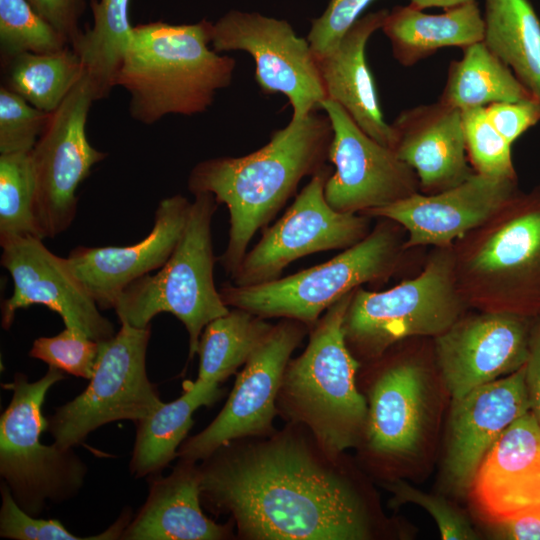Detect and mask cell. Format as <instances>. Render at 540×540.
Returning a JSON list of instances; mask_svg holds the SVG:
<instances>
[{
  "label": "cell",
  "mask_w": 540,
  "mask_h": 540,
  "mask_svg": "<svg viewBox=\"0 0 540 540\" xmlns=\"http://www.w3.org/2000/svg\"><path fill=\"white\" fill-rule=\"evenodd\" d=\"M100 342L78 329L65 327L52 337H39L29 356L70 375L90 379L94 373Z\"/></svg>",
  "instance_id": "cell-37"
},
{
  "label": "cell",
  "mask_w": 540,
  "mask_h": 540,
  "mask_svg": "<svg viewBox=\"0 0 540 540\" xmlns=\"http://www.w3.org/2000/svg\"><path fill=\"white\" fill-rule=\"evenodd\" d=\"M70 46L27 0H0V52L3 63L22 53H49Z\"/></svg>",
  "instance_id": "cell-34"
},
{
  "label": "cell",
  "mask_w": 540,
  "mask_h": 540,
  "mask_svg": "<svg viewBox=\"0 0 540 540\" xmlns=\"http://www.w3.org/2000/svg\"><path fill=\"white\" fill-rule=\"evenodd\" d=\"M452 253L469 309L540 318V186L517 190Z\"/></svg>",
  "instance_id": "cell-4"
},
{
  "label": "cell",
  "mask_w": 540,
  "mask_h": 540,
  "mask_svg": "<svg viewBox=\"0 0 540 540\" xmlns=\"http://www.w3.org/2000/svg\"><path fill=\"white\" fill-rule=\"evenodd\" d=\"M468 310L452 245L435 247L416 277L384 291L355 289L343 321L346 344L353 355L377 359L403 340L438 336Z\"/></svg>",
  "instance_id": "cell-8"
},
{
  "label": "cell",
  "mask_w": 540,
  "mask_h": 540,
  "mask_svg": "<svg viewBox=\"0 0 540 540\" xmlns=\"http://www.w3.org/2000/svg\"><path fill=\"white\" fill-rule=\"evenodd\" d=\"M219 394L218 385L200 380L189 382L179 398L163 402L153 413L135 422L131 473L139 478L165 468L178 454L177 448L193 425V413L199 407L213 403Z\"/></svg>",
  "instance_id": "cell-27"
},
{
  "label": "cell",
  "mask_w": 540,
  "mask_h": 540,
  "mask_svg": "<svg viewBox=\"0 0 540 540\" xmlns=\"http://www.w3.org/2000/svg\"><path fill=\"white\" fill-rule=\"evenodd\" d=\"M150 326L126 322L100 342L94 373L86 389L48 418L54 443L73 448L97 428L118 420L137 422L163 404L146 371Z\"/></svg>",
  "instance_id": "cell-11"
},
{
  "label": "cell",
  "mask_w": 540,
  "mask_h": 540,
  "mask_svg": "<svg viewBox=\"0 0 540 540\" xmlns=\"http://www.w3.org/2000/svg\"><path fill=\"white\" fill-rule=\"evenodd\" d=\"M292 320L272 326L238 374L218 416L181 446L178 455L184 461L206 459L230 441L261 433L270 426L287 363L304 334Z\"/></svg>",
  "instance_id": "cell-18"
},
{
  "label": "cell",
  "mask_w": 540,
  "mask_h": 540,
  "mask_svg": "<svg viewBox=\"0 0 540 540\" xmlns=\"http://www.w3.org/2000/svg\"><path fill=\"white\" fill-rule=\"evenodd\" d=\"M380 219L364 239L322 264L262 284L224 285L219 290L224 303L261 318L316 323L344 295L366 283H384L399 268L406 251L405 229Z\"/></svg>",
  "instance_id": "cell-6"
},
{
  "label": "cell",
  "mask_w": 540,
  "mask_h": 540,
  "mask_svg": "<svg viewBox=\"0 0 540 540\" xmlns=\"http://www.w3.org/2000/svg\"><path fill=\"white\" fill-rule=\"evenodd\" d=\"M1 265L10 273L13 293L1 304V325L9 329L16 312L44 305L65 327L78 329L98 342L114 336V326L70 268L67 258L52 253L35 236L0 240Z\"/></svg>",
  "instance_id": "cell-16"
},
{
  "label": "cell",
  "mask_w": 540,
  "mask_h": 540,
  "mask_svg": "<svg viewBox=\"0 0 540 540\" xmlns=\"http://www.w3.org/2000/svg\"><path fill=\"white\" fill-rule=\"evenodd\" d=\"M354 291L326 310L306 349L289 365L283 378L294 413L334 453L361 440L368 412L366 399L355 383L360 364L349 350L343 330Z\"/></svg>",
  "instance_id": "cell-9"
},
{
  "label": "cell",
  "mask_w": 540,
  "mask_h": 540,
  "mask_svg": "<svg viewBox=\"0 0 540 540\" xmlns=\"http://www.w3.org/2000/svg\"><path fill=\"white\" fill-rule=\"evenodd\" d=\"M332 172L325 165L311 176L285 214L246 252L231 277L234 285L252 286L276 280L284 268L301 257L345 250L369 234L371 217L341 213L327 203L324 187Z\"/></svg>",
  "instance_id": "cell-13"
},
{
  "label": "cell",
  "mask_w": 540,
  "mask_h": 540,
  "mask_svg": "<svg viewBox=\"0 0 540 540\" xmlns=\"http://www.w3.org/2000/svg\"><path fill=\"white\" fill-rule=\"evenodd\" d=\"M64 378L63 371L49 367L37 381L16 373L3 385L12 397L0 418V475L20 508L35 517L48 501L57 504L76 496L87 473L72 448L40 441L48 429L42 413L46 394Z\"/></svg>",
  "instance_id": "cell-10"
},
{
  "label": "cell",
  "mask_w": 540,
  "mask_h": 540,
  "mask_svg": "<svg viewBox=\"0 0 540 540\" xmlns=\"http://www.w3.org/2000/svg\"><path fill=\"white\" fill-rule=\"evenodd\" d=\"M525 387L530 412L540 426V318L534 320L525 363Z\"/></svg>",
  "instance_id": "cell-43"
},
{
  "label": "cell",
  "mask_w": 540,
  "mask_h": 540,
  "mask_svg": "<svg viewBox=\"0 0 540 540\" xmlns=\"http://www.w3.org/2000/svg\"><path fill=\"white\" fill-rule=\"evenodd\" d=\"M191 202L177 194L162 199L150 233L129 246H77L67 262L101 310L113 309L134 281L160 269L174 251L187 222Z\"/></svg>",
  "instance_id": "cell-21"
},
{
  "label": "cell",
  "mask_w": 540,
  "mask_h": 540,
  "mask_svg": "<svg viewBox=\"0 0 540 540\" xmlns=\"http://www.w3.org/2000/svg\"><path fill=\"white\" fill-rule=\"evenodd\" d=\"M469 492L489 523L540 516V426L530 411L489 449Z\"/></svg>",
  "instance_id": "cell-22"
},
{
  "label": "cell",
  "mask_w": 540,
  "mask_h": 540,
  "mask_svg": "<svg viewBox=\"0 0 540 540\" xmlns=\"http://www.w3.org/2000/svg\"><path fill=\"white\" fill-rule=\"evenodd\" d=\"M388 12L382 9L360 17L337 47L316 62L325 99L338 103L367 135L392 149V127L384 120L365 52Z\"/></svg>",
  "instance_id": "cell-24"
},
{
  "label": "cell",
  "mask_w": 540,
  "mask_h": 540,
  "mask_svg": "<svg viewBox=\"0 0 540 540\" xmlns=\"http://www.w3.org/2000/svg\"><path fill=\"white\" fill-rule=\"evenodd\" d=\"M403 340L369 392L364 436L369 449L399 468L422 474L432 461L447 397L433 341Z\"/></svg>",
  "instance_id": "cell-5"
},
{
  "label": "cell",
  "mask_w": 540,
  "mask_h": 540,
  "mask_svg": "<svg viewBox=\"0 0 540 540\" xmlns=\"http://www.w3.org/2000/svg\"><path fill=\"white\" fill-rule=\"evenodd\" d=\"M517 190L518 180L491 178L475 172L451 189L436 194L417 192L362 214L399 223L408 233L406 250L427 245L451 246L482 224Z\"/></svg>",
  "instance_id": "cell-20"
},
{
  "label": "cell",
  "mask_w": 540,
  "mask_h": 540,
  "mask_svg": "<svg viewBox=\"0 0 540 540\" xmlns=\"http://www.w3.org/2000/svg\"><path fill=\"white\" fill-rule=\"evenodd\" d=\"M0 536L13 540H115L121 536L132 519L130 511L102 533L79 537L72 534L57 519H41L26 513L16 503L5 482L1 483Z\"/></svg>",
  "instance_id": "cell-36"
},
{
  "label": "cell",
  "mask_w": 540,
  "mask_h": 540,
  "mask_svg": "<svg viewBox=\"0 0 540 540\" xmlns=\"http://www.w3.org/2000/svg\"><path fill=\"white\" fill-rule=\"evenodd\" d=\"M467 156L478 174L517 180L511 145L493 126L485 107L462 110Z\"/></svg>",
  "instance_id": "cell-35"
},
{
  "label": "cell",
  "mask_w": 540,
  "mask_h": 540,
  "mask_svg": "<svg viewBox=\"0 0 540 540\" xmlns=\"http://www.w3.org/2000/svg\"><path fill=\"white\" fill-rule=\"evenodd\" d=\"M483 42L540 102V20L529 0H485Z\"/></svg>",
  "instance_id": "cell-28"
},
{
  "label": "cell",
  "mask_w": 540,
  "mask_h": 540,
  "mask_svg": "<svg viewBox=\"0 0 540 540\" xmlns=\"http://www.w3.org/2000/svg\"><path fill=\"white\" fill-rule=\"evenodd\" d=\"M94 101L89 81L83 74L51 113L31 150L34 215L42 239L54 238L70 227L77 212L79 185L92 167L107 156L90 144L86 134L88 113Z\"/></svg>",
  "instance_id": "cell-12"
},
{
  "label": "cell",
  "mask_w": 540,
  "mask_h": 540,
  "mask_svg": "<svg viewBox=\"0 0 540 540\" xmlns=\"http://www.w3.org/2000/svg\"><path fill=\"white\" fill-rule=\"evenodd\" d=\"M529 411L525 365L451 399L443 470L455 492H469L489 449L514 421Z\"/></svg>",
  "instance_id": "cell-19"
},
{
  "label": "cell",
  "mask_w": 540,
  "mask_h": 540,
  "mask_svg": "<svg viewBox=\"0 0 540 540\" xmlns=\"http://www.w3.org/2000/svg\"><path fill=\"white\" fill-rule=\"evenodd\" d=\"M182 235L166 263L154 275L130 284L117 299L119 321L150 326L160 313H170L185 326L191 360L205 326L229 312L214 283L211 224L218 203L210 193H196Z\"/></svg>",
  "instance_id": "cell-7"
},
{
  "label": "cell",
  "mask_w": 540,
  "mask_h": 540,
  "mask_svg": "<svg viewBox=\"0 0 540 540\" xmlns=\"http://www.w3.org/2000/svg\"><path fill=\"white\" fill-rule=\"evenodd\" d=\"M184 461V460H183ZM184 461L172 474L151 482L147 499L125 528L124 540H217L224 526L205 516L200 474Z\"/></svg>",
  "instance_id": "cell-25"
},
{
  "label": "cell",
  "mask_w": 540,
  "mask_h": 540,
  "mask_svg": "<svg viewBox=\"0 0 540 540\" xmlns=\"http://www.w3.org/2000/svg\"><path fill=\"white\" fill-rule=\"evenodd\" d=\"M463 50L462 58L449 66L439 101L462 111L496 102L535 99L483 41Z\"/></svg>",
  "instance_id": "cell-30"
},
{
  "label": "cell",
  "mask_w": 540,
  "mask_h": 540,
  "mask_svg": "<svg viewBox=\"0 0 540 540\" xmlns=\"http://www.w3.org/2000/svg\"><path fill=\"white\" fill-rule=\"evenodd\" d=\"M93 23L71 47L83 65L95 101L115 87L116 75L132 39L130 0H88Z\"/></svg>",
  "instance_id": "cell-29"
},
{
  "label": "cell",
  "mask_w": 540,
  "mask_h": 540,
  "mask_svg": "<svg viewBox=\"0 0 540 540\" xmlns=\"http://www.w3.org/2000/svg\"><path fill=\"white\" fill-rule=\"evenodd\" d=\"M34 198L31 151L0 154V240L14 236L42 239L34 215Z\"/></svg>",
  "instance_id": "cell-33"
},
{
  "label": "cell",
  "mask_w": 540,
  "mask_h": 540,
  "mask_svg": "<svg viewBox=\"0 0 540 540\" xmlns=\"http://www.w3.org/2000/svg\"><path fill=\"white\" fill-rule=\"evenodd\" d=\"M490 524L498 539L540 540V516L524 515Z\"/></svg>",
  "instance_id": "cell-44"
},
{
  "label": "cell",
  "mask_w": 540,
  "mask_h": 540,
  "mask_svg": "<svg viewBox=\"0 0 540 540\" xmlns=\"http://www.w3.org/2000/svg\"><path fill=\"white\" fill-rule=\"evenodd\" d=\"M333 137L328 160L335 170L324 187L327 203L341 213H364L420 192L416 172L395 151L367 135L335 101L319 104Z\"/></svg>",
  "instance_id": "cell-15"
},
{
  "label": "cell",
  "mask_w": 540,
  "mask_h": 540,
  "mask_svg": "<svg viewBox=\"0 0 540 540\" xmlns=\"http://www.w3.org/2000/svg\"><path fill=\"white\" fill-rule=\"evenodd\" d=\"M396 504L413 503L424 508L435 520L444 540L479 538L468 517L445 498L418 490L402 479L389 486Z\"/></svg>",
  "instance_id": "cell-39"
},
{
  "label": "cell",
  "mask_w": 540,
  "mask_h": 540,
  "mask_svg": "<svg viewBox=\"0 0 540 540\" xmlns=\"http://www.w3.org/2000/svg\"><path fill=\"white\" fill-rule=\"evenodd\" d=\"M485 110L493 126L510 144L540 122V102L536 99L496 102L485 106Z\"/></svg>",
  "instance_id": "cell-41"
},
{
  "label": "cell",
  "mask_w": 540,
  "mask_h": 540,
  "mask_svg": "<svg viewBox=\"0 0 540 540\" xmlns=\"http://www.w3.org/2000/svg\"><path fill=\"white\" fill-rule=\"evenodd\" d=\"M271 328L261 317L240 308L212 320L199 339L197 380L219 385L247 362Z\"/></svg>",
  "instance_id": "cell-32"
},
{
  "label": "cell",
  "mask_w": 540,
  "mask_h": 540,
  "mask_svg": "<svg viewBox=\"0 0 540 540\" xmlns=\"http://www.w3.org/2000/svg\"><path fill=\"white\" fill-rule=\"evenodd\" d=\"M533 322L510 314L467 311L432 338L435 362L450 399L524 366Z\"/></svg>",
  "instance_id": "cell-17"
},
{
  "label": "cell",
  "mask_w": 540,
  "mask_h": 540,
  "mask_svg": "<svg viewBox=\"0 0 540 540\" xmlns=\"http://www.w3.org/2000/svg\"><path fill=\"white\" fill-rule=\"evenodd\" d=\"M333 130L328 116L310 112L273 132L258 150L240 157H215L196 164L188 189L210 193L229 211L228 243L218 258L232 277L256 232L292 197L300 181L326 164Z\"/></svg>",
  "instance_id": "cell-2"
},
{
  "label": "cell",
  "mask_w": 540,
  "mask_h": 540,
  "mask_svg": "<svg viewBox=\"0 0 540 540\" xmlns=\"http://www.w3.org/2000/svg\"><path fill=\"white\" fill-rule=\"evenodd\" d=\"M200 493L256 539L361 540L369 518L354 488L290 442L224 456L199 471Z\"/></svg>",
  "instance_id": "cell-1"
},
{
  "label": "cell",
  "mask_w": 540,
  "mask_h": 540,
  "mask_svg": "<svg viewBox=\"0 0 540 540\" xmlns=\"http://www.w3.org/2000/svg\"><path fill=\"white\" fill-rule=\"evenodd\" d=\"M391 127L392 149L416 172L423 194L451 189L475 173L460 109L441 101L420 105L402 111Z\"/></svg>",
  "instance_id": "cell-23"
},
{
  "label": "cell",
  "mask_w": 540,
  "mask_h": 540,
  "mask_svg": "<svg viewBox=\"0 0 540 540\" xmlns=\"http://www.w3.org/2000/svg\"><path fill=\"white\" fill-rule=\"evenodd\" d=\"M51 113L35 108L5 86L0 88V154L31 151Z\"/></svg>",
  "instance_id": "cell-38"
},
{
  "label": "cell",
  "mask_w": 540,
  "mask_h": 540,
  "mask_svg": "<svg viewBox=\"0 0 540 540\" xmlns=\"http://www.w3.org/2000/svg\"><path fill=\"white\" fill-rule=\"evenodd\" d=\"M212 26L206 19L133 26L115 79L129 95L132 119L151 125L170 114L203 113L230 86L236 61L210 48Z\"/></svg>",
  "instance_id": "cell-3"
},
{
  "label": "cell",
  "mask_w": 540,
  "mask_h": 540,
  "mask_svg": "<svg viewBox=\"0 0 540 540\" xmlns=\"http://www.w3.org/2000/svg\"><path fill=\"white\" fill-rule=\"evenodd\" d=\"M410 4L425 9L430 7H441L446 9L453 8L462 4L473 2L475 0H409Z\"/></svg>",
  "instance_id": "cell-45"
},
{
  "label": "cell",
  "mask_w": 540,
  "mask_h": 540,
  "mask_svg": "<svg viewBox=\"0 0 540 540\" xmlns=\"http://www.w3.org/2000/svg\"><path fill=\"white\" fill-rule=\"evenodd\" d=\"M396 60L412 66L443 47L462 49L483 41L484 21L475 1L430 15L411 4L396 6L381 28Z\"/></svg>",
  "instance_id": "cell-26"
},
{
  "label": "cell",
  "mask_w": 540,
  "mask_h": 540,
  "mask_svg": "<svg viewBox=\"0 0 540 540\" xmlns=\"http://www.w3.org/2000/svg\"><path fill=\"white\" fill-rule=\"evenodd\" d=\"M34 10L54 27L71 46L81 33L80 19L88 0H27Z\"/></svg>",
  "instance_id": "cell-42"
},
{
  "label": "cell",
  "mask_w": 540,
  "mask_h": 540,
  "mask_svg": "<svg viewBox=\"0 0 540 540\" xmlns=\"http://www.w3.org/2000/svg\"><path fill=\"white\" fill-rule=\"evenodd\" d=\"M211 46L218 53L250 54L260 90L264 94L285 95L292 107V121L318 110L325 99L310 44L285 20L231 10L213 23Z\"/></svg>",
  "instance_id": "cell-14"
},
{
  "label": "cell",
  "mask_w": 540,
  "mask_h": 540,
  "mask_svg": "<svg viewBox=\"0 0 540 540\" xmlns=\"http://www.w3.org/2000/svg\"><path fill=\"white\" fill-rule=\"evenodd\" d=\"M374 0H330L323 14L313 19L307 41L316 58L332 52Z\"/></svg>",
  "instance_id": "cell-40"
},
{
  "label": "cell",
  "mask_w": 540,
  "mask_h": 540,
  "mask_svg": "<svg viewBox=\"0 0 540 540\" xmlns=\"http://www.w3.org/2000/svg\"><path fill=\"white\" fill-rule=\"evenodd\" d=\"M4 67L3 86L48 113L62 104L84 74L81 60L71 46L49 53H22Z\"/></svg>",
  "instance_id": "cell-31"
}]
</instances>
